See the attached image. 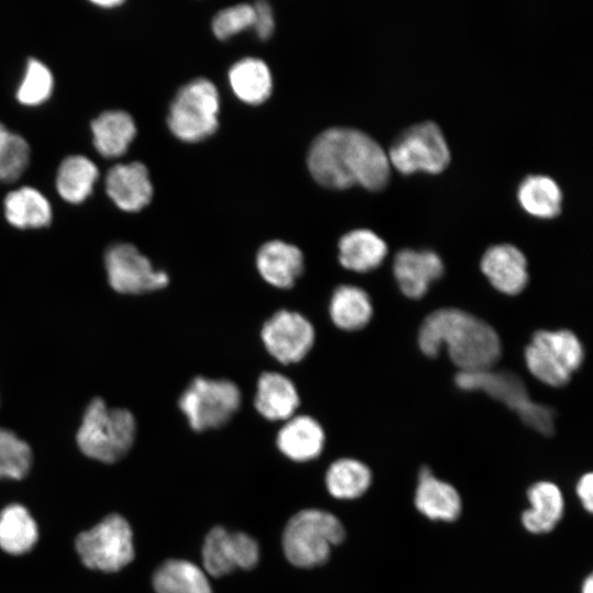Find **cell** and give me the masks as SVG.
Listing matches in <instances>:
<instances>
[{"mask_svg": "<svg viewBox=\"0 0 593 593\" xmlns=\"http://www.w3.org/2000/svg\"><path fill=\"white\" fill-rule=\"evenodd\" d=\"M307 167L313 178L328 188L359 184L381 190L389 182L391 165L385 150L365 132L332 127L313 141Z\"/></svg>", "mask_w": 593, "mask_h": 593, "instance_id": "1", "label": "cell"}, {"mask_svg": "<svg viewBox=\"0 0 593 593\" xmlns=\"http://www.w3.org/2000/svg\"><path fill=\"white\" fill-rule=\"evenodd\" d=\"M418 346L429 357L446 346L460 371L490 369L501 356L496 332L484 321L459 309H439L426 316L418 331Z\"/></svg>", "mask_w": 593, "mask_h": 593, "instance_id": "2", "label": "cell"}, {"mask_svg": "<svg viewBox=\"0 0 593 593\" xmlns=\"http://www.w3.org/2000/svg\"><path fill=\"white\" fill-rule=\"evenodd\" d=\"M136 422L125 409L108 407L102 399H93L86 409L77 433L79 449L87 457L113 463L132 448Z\"/></svg>", "mask_w": 593, "mask_h": 593, "instance_id": "3", "label": "cell"}, {"mask_svg": "<svg viewBox=\"0 0 593 593\" xmlns=\"http://www.w3.org/2000/svg\"><path fill=\"white\" fill-rule=\"evenodd\" d=\"M345 538L342 522L329 512L306 508L287 523L282 549L288 561L298 568H314L325 563L332 548Z\"/></svg>", "mask_w": 593, "mask_h": 593, "instance_id": "4", "label": "cell"}, {"mask_svg": "<svg viewBox=\"0 0 593 593\" xmlns=\"http://www.w3.org/2000/svg\"><path fill=\"white\" fill-rule=\"evenodd\" d=\"M240 405L242 392L235 382L201 376L190 381L178 400L181 413L194 432L224 426Z\"/></svg>", "mask_w": 593, "mask_h": 593, "instance_id": "5", "label": "cell"}, {"mask_svg": "<svg viewBox=\"0 0 593 593\" xmlns=\"http://www.w3.org/2000/svg\"><path fill=\"white\" fill-rule=\"evenodd\" d=\"M584 359L581 342L571 331H538L525 349L529 372L551 387L567 384Z\"/></svg>", "mask_w": 593, "mask_h": 593, "instance_id": "6", "label": "cell"}, {"mask_svg": "<svg viewBox=\"0 0 593 593\" xmlns=\"http://www.w3.org/2000/svg\"><path fill=\"white\" fill-rule=\"evenodd\" d=\"M220 99L209 79L198 78L181 87L171 102L167 119L172 134L184 142H199L217 128Z\"/></svg>", "mask_w": 593, "mask_h": 593, "instance_id": "7", "label": "cell"}, {"mask_svg": "<svg viewBox=\"0 0 593 593\" xmlns=\"http://www.w3.org/2000/svg\"><path fill=\"white\" fill-rule=\"evenodd\" d=\"M75 547L86 567L109 573L120 571L135 556L131 525L119 514L108 515L89 530L80 533Z\"/></svg>", "mask_w": 593, "mask_h": 593, "instance_id": "8", "label": "cell"}, {"mask_svg": "<svg viewBox=\"0 0 593 593\" xmlns=\"http://www.w3.org/2000/svg\"><path fill=\"white\" fill-rule=\"evenodd\" d=\"M390 165L402 174L441 172L450 161V150L440 127L432 121L402 131L387 153Z\"/></svg>", "mask_w": 593, "mask_h": 593, "instance_id": "9", "label": "cell"}, {"mask_svg": "<svg viewBox=\"0 0 593 593\" xmlns=\"http://www.w3.org/2000/svg\"><path fill=\"white\" fill-rule=\"evenodd\" d=\"M104 262L110 286L123 294L154 292L166 288L170 281L166 271L156 269L132 244L110 246Z\"/></svg>", "mask_w": 593, "mask_h": 593, "instance_id": "10", "label": "cell"}, {"mask_svg": "<svg viewBox=\"0 0 593 593\" xmlns=\"http://www.w3.org/2000/svg\"><path fill=\"white\" fill-rule=\"evenodd\" d=\"M260 338L272 358L282 365H291L303 360L311 351L315 329L303 314L282 309L264 323Z\"/></svg>", "mask_w": 593, "mask_h": 593, "instance_id": "11", "label": "cell"}, {"mask_svg": "<svg viewBox=\"0 0 593 593\" xmlns=\"http://www.w3.org/2000/svg\"><path fill=\"white\" fill-rule=\"evenodd\" d=\"M105 192L125 212H138L153 198V184L146 166L139 161L112 166L104 179Z\"/></svg>", "mask_w": 593, "mask_h": 593, "instance_id": "12", "label": "cell"}, {"mask_svg": "<svg viewBox=\"0 0 593 593\" xmlns=\"http://www.w3.org/2000/svg\"><path fill=\"white\" fill-rule=\"evenodd\" d=\"M264 281L277 289H291L304 271V256L299 247L280 239L262 244L255 259Z\"/></svg>", "mask_w": 593, "mask_h": 593, "instance_id": "13", "label": "cell"}, {"mask_svg": "<svg viewBox=\"0 0 593 593\" xmlns=\"http://www.w3.org/2000/svg\"><path fill=\"white\" fill-rule=\"evenodd\" d=\"M393 273L404 295L421 299L429 286L444 273L441 258L433 250H400L393 261Z\"/></svg>", "mask_w": 593, "mask_h": 593, "instance_id": "14", "label": "cell"}, {"mask_svg": "<svg viewBox=\"0 0 593 593\" xmlns=\"http://www.w3.org/2000/svg\"><path fill=\"white\" fill-rule=\"evenodd\" d=\"M480 267L490 283L504 294H518L528 282L526 257L511 244L489 247L481 258Z\"/></svg>", "mask_w": 593, "mask_h": 593, "instance_id": "15", "label": "cell"}, {"mask_svg": "<svg viewBox=\"0 0 593 593\" xmlns=\"http://www.w3.org/2000/svg\"><path fill=\"white\" fill-rule=\"evenodd\" d=\"M456 384L463 390H482L495 400L506 404L518 414L532 400L523 380L510 371L490 369L459 371L455 377Z\"/></svg>", "mask_w": 593, "mask_h": 593, "instance_id": "16", "label": "cell"}, {"mask_svg": "<svg viewBox=\"0 0 593 593\" xmlns=\"http://www.w3.org/2000/svg\"><path fill=\"white\" fill-rule=\"evenodd\" d=\"M276 444L279 451L295 462H306L317 458L325 445V433L317 419L311 415H293L283 422Z\"/></svg>", "mask_w": 593, "mask_h": 593, "instance_id": "17", "label": "cell"}, {"mask_svg": "<svg viewBox=\"0 0 593 593\" xmlns=\"http://www.w3.org/2000/svg\"><path fill=\"white\" fill-rule=\"evenodd\" d=\"M254 406L264 418L284 422L295 415L300 394L294 382L286 374L265 371L257 380Z\"/></svg>", "mask_w": 593, "mask_h": 593, "instance_id": "18", "label": "cell"}, {"mask_svg": "<svg viewBox=\"0 0 593 593\" xmlns=\"http://www.w3.org/2000/svg\"><path fill=\"white\" fill-rule=\"evenodd\" d=\"M416 510L430 521L454 522L462 510L458 491L448 482L433 475L428 467L421 468L415 490Z\"/></svg>", "mask_w": 593, "mask_h": 593, "instance_id": "19", "label": "cell"}, {"mask_svg": "<svg viewBox=\"0 0 593 593\" xmlns=\"http://www.w3.org/2000/svg\"><path fill=\"white\" fill-rule=\"evenodd\" d=\"M530 507L522 513V524L532 534H547L561 521L564 512V500L557 484L539 481L527 490Z\"/></svg>", "mask_w": 593, "mask_h": 593, "instance_id": "20", "label": "cell"}, {"mask_svg": "<svg viewBox=\"0 0 593 593\" xmlns=\"http://www.w3.org/2000/svg\"><path fill=\"white\" fill-rule=\"evenodd\" d=\"M92 143L105 158L122 156L136 135L135 121L123 110H107L91 121Z\"/></svg>", "mask_w": 593, "mask_h": 593, "instance_id": "21", "label": "cell"}, {"mask_svg": "<svg viewBox=\"0 0 593 593\" xmlns=\"http://www.w3.org/2000/svg\"><path fill=\"white\" fill-rule=\"evenodd\" d=\"M388 254L385 242L368 228L353 230L338 242L340 265L355 272H368L379 267Z\"/></svg>", "mask_w": 593, "mask_h": 593, "instance_id": "22", "label": "cell"}, {"mask_svg": "<svg viewBox=\"0 0 593 593\" xmlns=\"http://www.w3.org/2000/svg\"><path fill=\"white\" fill-rule=\"evenodd\" d=\"M4 216L14 227L41 228L52 222V206L37 189L24 186L10 191L3 200Z\"/></svg>", "mask_w": 593, "mask_h": 593, "instance_id": "23", "label": "cell"}, {"mask_svg": "<svg viewBox=\"0 0 593 593\" xmlns=\"http://www.w3.org/2000/svg\"><path fill=\"white\" fill-rule=\"evenodd\" d=\"M156 593H213L206 572L186 559H168L153 574Z\"/></svg>", "mask_w": 593, "mask_h": 593, "instance_id": "24", "label": "cell"}, {"mask_svg": "<svg viewBox=\"0 0 593 593\" xmlns=\"http://www.w3.org/2000/svg\"><path fill=\"white\" fill-rule=\"evenodd\" d=\"M328 312L336 327L354 332L363 328L370 322L373 307L370 296L363 289L342 284L332 293Z\"/></svg>", "mask_w": 593, "mask_h": 593, "instance_id": "25", "label": "cell"}, {"mask_svg": "<svg viewBox=\"0 0 593 593\" xmlns=\"http://www.w3.org/2000/svg\"><path fill=\"white\" fill-rule=\"evenodd\" d=\"M99 178L97 165L83 155L65 157L56 174V190L60 198L72 204L86 201Z\"/></svg>", "mask_w": 593, "mask_h": 593, "instance_id": "26", "label": "cell"}, {"mask_svg": "<svg viewBox=\"0 0 593 593\" xmlns=\"http://www.w3.org/2000/svg\"><path fill=\"white\" fill-rule=\"evenodd\" d=\"M234 93L248 104L266 101L272 89L268 66L259 58L247 57L235 63L228 71Z\"/></svg>", "mask_w": 593, "mask_h": 593, "instance_id": "27", "label": "cell"}, {"mask_svg": "<svg viewBox=\"0 0 593 593\" xmlns=\"http://www.w3.org/2000/svg\"><path fill=\"white\" fill-rule=\"evenodd\" d=\"M38 528L31 513L21 504H10L0 512V548L10 555L29 552L37 542Z\"/></svg>", "mask_w": 593, "mask_h": 593, "instance_id": "28", "label": "cell"}, {"mask_svg": "<svg viewBox=\"0 0 593 593\" xmlns=\"http://www.w3.org/2000/svg\"><path fill=\"white\" fill-rule=\"evenodd\" d=\"M517 200L530 215L552 219L561 212L562 192L551 177L529 175L518 186Z\"/></svg>", "mask_w": 593, "mask_h": 593, "instance_id": "29", "label": "cell"}, {"mask_svg": "<svg viewBox=\"0 0 593 593\" xmlns=\"http://www.w3.org/2000/svg\"><path fill=\"white\" fill-rule=\"evenodd\" d=\"M372 473L367 465L354 458H339L328 467L325 485L338 500H354L367 492Z\"/></svg>", "mask_w": 593, "mask_h": 593, "instance_id": "30", "label": "cell"}, {"mask_svg": "<svg viewBox=\"0 0 593 593\" xmlns=\"http://www.w3.org/2000/svg\"><path fill=\"white\" fill-rule=\"evenodd\" d=\"M202 569L215 578L226 575L237 569L234 534L223 526L213 527L202 546Z\"/></svg>", "mask_w": 593, "mask_h": 593, "instance_id": "31", "label": "cell"}, {"mask_svg": "<svg viewBox=\"0 0 593 593\" xmlns=\"http://www.w3.org/2000/svg\"><path fill=\"white\" fill-rule=\"evenodd\" d=\"M53 90L54 76L51 69L42 60L29 58L15 92L16 100L26 107H37L51 98Z\"/></svg>", "mask_w": 593, "mask_h": 593, "instance_id": "32", "label": "cell"}, {"mask_svg": "<svg viewBox=\"0 0 593 593\" xmlns=\"http://www.w3.org/2000/svg\"><path fill=\"white\" fill-rule=\"evenodd\" d=\"M30 154L26 139L0 122V181L19 179L29 166Z\"/></svg>", "mask_w": 593, "mask_h": 593, "instance_id": "33", "label": "cell"}, {"mask_svg": "<svg viewBox=\"0 0 593 593\" xmlns=\"http://www.w3.org/2000/svg\"><path fill=\"white\" fill-rule=\"evenodd\" d=\"M32 463L30 446L14 433L0 428V479L20 480Z\"/></svg>", "mask_w": 593, "mask_h": 593, "instance_id": "34", "label": "cell"}, {"mask_svg": "<svg viewBox=\"0 0 593 593\" xmlns=\"http://www.w3.org/2000/svg\"><path fill=\"white\" fill-rule=\"evenodd\" d=\"M254 22V5L240 3L220 11L213 19L212 30L219 38L225 40L240 31L253 27Z\"/></svg>", "mask_w": 593, "mask_h": 593, "instance_id": "35", "label": "cell"}, {"mask_svg": "<svg viewBox=\"0 0 593 593\" xmlns=\"http://www.w3.org/2000/svg\"><path fill=\"white\" fill-rule=\"evenodd\" d=\"M237 568L250 570L259 562L260 550L258 542L248 534L234 532Z\"/></svg>", "mask_w": 593, "mask_h": 593, "instance_id": "36", "label": "cell"}, {"mask_svg": "<svg viewBox=\"0 0 593 593\" xmlns=\"http://www.w3.org/2000/svg\"><path fill=\"white\" fill-rule=\"evenodd\" d=\"M255 22L254 29L261 40L268 38L275 29V20L271 7L265 1H257L254 4Z\"/></svg>", "mask_w": 593, "mask_h": 593, "instance_id": "37", "label": "cell"}, {"mask_svg": "<svg viewBox=\"0 0 593 593\" xmlns=\"http://www.w3.org/2000/svg\"><path fill=\"white\" fill-rule=\"evenodd\" d=\"M577 496L582 507L591 513L593 511V474L584 473L580 477L575 485Z\"/></svg>", "mask_w": 593, "mask_h": 593, "instance_id": "38", "label": "cell"}, {"mask_svg": "<svg viewBox=\"0 0 593 593\" xmlns=\"http://www.w3.org/2000/svg\"><path fill=\"white\" fill-rule=\"evenodd\" d=\"M581 593H593V577L589 574L581 586Z\"/></svg>", "mask_w": 593, "mask_h": 593, "instance_id": "39", "label": "cell"}, {"mask_svg": "<svg viewBox=\"0 0 593 593\" xmlns=\"http://www.w3.org/2000/svg\"><path fill=\"white\" fill-rule=\"evenodd\" d=\"M93 3L98 7L102 8H114L122 3V1L118 0H100V1H93Z\"/></svg>", "mask_w": 593, "mask_h": 593, "instance_id": "40", "label": "cell"}]
</instances>
